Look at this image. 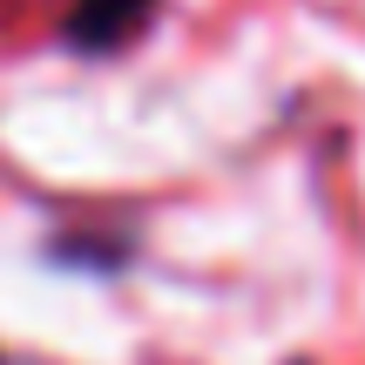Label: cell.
Here are the masks:
<instances>
[{
    "instance_id": "6da1fadb",
    "label": "cell",
    "mask_w": 365,
    "mask_h": 365,
    "mask_svg": "<svg viewBox=\"0 0 365 365\" xmlns=\"http://www.w3.org/2000/svg\"><path fill=\"white\" fill-rule=\"evenodd\" d=\"M149 7H156V0H75L61 41L75 54H108V48H122V41L149 21Z\"/></svg>"
}]
</instances>
